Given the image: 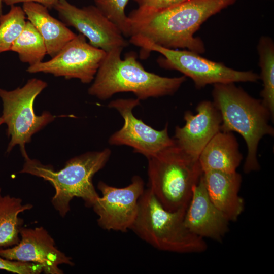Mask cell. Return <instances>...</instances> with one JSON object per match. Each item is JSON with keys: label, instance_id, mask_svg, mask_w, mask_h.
I'll return each instance as SVG.
<instances>
[{"label": "cell", "instance_id": "6da1fadb", "mask_svg": "<svg viewBox=\"0 0 274 274\" xmlns=\"http://www.w3.org/2000/svg\"><path fill=\"white\" fill-rule=\"evenodd\" d=\"M236 1L187 0L156 11L138 7L128 16L130 37L139 36L167 48H186L203 53L204 43L194 33L209 18Z\"/></svg>", "mask_w": 274, "mask_h": 274}, {"label": "cell", "instance_id": "7a4b0ae2", "mask_svg": "<svg viewBox=\"0 0 274 274\" xmlns=\"http://www.w3.org/2000/svg\"><path fill=\"white\" fill-rule=\"evenodd\" d=\"M123 48L116 47L106 55L88 89L89 95L106 100L119 92H130L145 100L173 95L186 80V77H165L145 70L134 52L121 58Z\"/></svg>", "mask_w": 274, "mask_h": 274}, {"label": "cell", "instance_id": "3957f363", "mask_svg": "<svg viewBox=\"0 0 274 274\" xmlns=\"http://www.w3.org/2000/svg\"><path fill=\"white\" fill-rule=\"evenodd\" d=\"M212 95V102L221 116V130L236 132L246 142L244 172L259 170V143L264 136L274 135V128L269 123L274 117L270 111L261 99L251 96L235 83L214 84Z\"/></svg>", "mask_w": 274, "mask_h": 274}, {"label": "cell", "instance_id": "277c9868", "mask_svg": "<svg viewBox=\"0 0 274 274\" xmlns=\"http://www.w3.org/2000/svg\"><path fill=\"white\" fill-rule=\"evenodd\" d=\"M111 151L106 148L88 152L68 160L64 166L55 170L27 155L20 173H26L48 181L55 189L51 202L59 215L64 217L70 210V203L74 197L83 199L92 207L99 197L93 184L94 175L108 161Z\"/></svg>", "mask_w": 274, "mask_h": 274}, {"label": "cell", "instance_id": "5b68a950", "mask_svg": "<svg viewBox=\"0 0 274 274\" xmlns=\"http://www.w3.org/2000/svg\"><path fill=\"white\" fill-rule=\"evenodd\" d=\"M185 211L166 210L147 188L139 199L138 214L130 230L159 250L177 253L203 252L207 244L204 238L185 225Z\"/></svg>", "mask_w": 274, "mask_h": 274}, {"label": "cell", "instance_id": "8992f818", "mask_svg": "<svg viewBox=\"0 0 274 274\" xmlns=\"http://www.w3.org/2000/svg\"><path fill=\"white\" fill-rule=\"evenodd\" d=\"M147 159L148 188L166 210H186L193 188L203 174L198 160L176 144Z\"/></svg>", "mask_w": 274, "mask_h": 274}, {"label": "cell", "instance_id": "52a82bcc", "mask_svg": "<svg viewBox=\"0 0 274 274\" xmlns=\"http://www.w3.org/2000/svg\"><path fill=\"white\" fill-rule=\"evenodd\" d=\"M130 42L142 49L140 56L143 59L151 51L160 53L163 57L159 58L157 62L161 67L179 71L191 78L197 89L210 84L255 82L260 79L259 75L253 71L235 70L221 62L205 58L194 51L165 48L139 36H131Z\"/></svg>", "mask_w": 274, "mask_h": 274}, {"label": "cell", "instance_id": "ba28073f", "mask_svg": "<svg viewBox=\"0 0 274 274\" xmlns=\"http://www.w3.org/2000/svg\"><path fill=\"white\" fill-rule=\"evenodd\" d=\"M47 86L45 81L32 78L22 87L13 90L0 88L3 104L1 117L3 124L7 126V133L10 138L7 153L19 145L23 157L28 155L26 144L31 142L33 134L55 119V116L48 111L36 115L33 108L36 97Z\"/></svg>", "mask_w": 274, "mask_h": 274}, {"label": "cell", "instance_id": "9c48e42d", "mask_svg": "<svg viewBox=\"0 0 274 274\" xmlns=\"http://www.w3.org/2000/svg\"><path fill=\"white\" fill-rule=\"evenodd\" d=\"M79 33L51 59L28 66L29 73H43L66 79H78L84 84L93 81L106 52L87 42Z\"/></svg>", "mask_w": 274, "mask_h": 274}, {"label": "cell", "instance_id": "30bf717a", "mask_svg": "<svg viewBox=\"0 0 274 274\" xmlns=\"http://www.w3.org/2000/svg\"><path fill=\"white\" fill-rule=\"evenodd\" d=\"M97 188L101 196L92 207L98 216V225L108 231L125 232L130 230L138 214L139 199L145 190L142 178L134 176L131 183L123 188L99 181Z\"/></svg>", "mask_w": 274, "mask_h": 274}, {"label": "cell", "instance_id": "8fae6325", "mask_svg": "<svg viewBox=\"0 0 274 274\" xmlns=\"http://www.w3.org/2000/svg\"><path fill=\"white\" fill-rule=\"evenodd\" d=\"M139 105L137 98L117 99L109 104V108L116 109L122 116L124 124L110 136L108 142L111 145L130 146L134 152L148 158L175 145V142L168 135L167 123L163 129L157 130L134 116L133 109Z\"/></svg>", "mask_w": 274, "mask_h": 274}, {"label": "cell", "instance_id": "7c38bea8", "mask_svg": "<svg viewBox=\"0 0 274 274\" xmlns=\"http://www.w3.org/2000/svg\"><path fill=\"white\" fill-rule=\"evenodd\" d=\"M66 26L75 28L89 43L106 52L128 45L118 28L94 5L78 8L67 0H60L54 7Z\"/></svg>", "mask_w": 274, "mask_h": 274}, {"label": "cell", "instance_id": "4fadbf2b", "mask_svg": "<svg viewBox=\"0 0 274 274\" xmlns=\"http://www.w3.org/2000/svg\"><path fill=\"white\" fill-rule=\"evenodd\" d=\"M19 243L10 247L0 248V256L15 261L41 265L46 274H62L59 265H74L71 257L60 251L54 239L43 227H21Z\"/></svg>", "mask_w": 274, "mask_h": 274}, {"label": "cell", "instance_id": "5bb4252c", "mask_svg": "<svg viewBox=\"0 0 274 274\" xmlns=\"http://www.w3.org/2000/svg\"><path fill=\"white\" fill-rule=\"evenodd\" d=\"M196 113L185 112V124L175 128L173 138L176 145L193 159L198 160L203 148L221 130L222 118L212 101L202 100L196 108Z\"/></svg>", "mask_w": 274, "mask_h": 274}, {"label": "cell", "instance_id": "9a60e30c", "mask_svg": "<svg viewBox=\"0 0 274 274\" xmlns=\"http://www.w3.org/2000/svg\"><path fill=\"white\" fill-rule=\"evenodd\" d=\"M184 223L189 230L203 238L220 241L228 231L229 221L210 199L203 174L193 188Z\"/></svg>", "mask_w": 274, "mask_h": 274}, {"label": "cell", "instance_id": "2e32d148", "mask_svg": "<svg viewBox=\"0 0 274 274\" xmlns=\"http://www.w3.org/2000/svg\"><path fill=\"white\" fill-rule=\"evenodd\" d=\"M203 177L209 197L229 222L236 221L243 213L245 203L239 195L242 176L231 173L208 170Z\"/></svg>", "mask_w": 274, "mask_h": 274}, {"label": "cell", "instance_id": "e0dca14e", "mask_svg": "<svg viewBox=\"0 0 274 274\" xmlns=\"http://www.w3.org/2000/svg\"><path fill=\"white\" fill-rule=\"evenodd\" d=\"M243 159L239 145L232 132L220 130L209 142L201 152L198 161L204 172L236 171Z\"/></svg>", "mask_w": 274, "mask_h": 274}, {"label": "cell", "instance_id": "ac0fdd59", "mask_svg": "<svg viewBox=\"0 0 274 274\" xmlns=\"http://www.w3.org/2000/svg\"><path fill=\"white\" fill-rule=\"evenodd\" d=\"M22 8L27 20L42 37L47 53L51 58L76 36L63 22L52 16L44 6L36 3H25Z\"/></svg>", "mask_w": 274, "mask_h": 274}, {"label": "cell", "instance_id": "d6986e66", "mask_svg": "<svg viewBox=\"0 0 274 274\" xmlns=\"http://www.w3.org/2000/svg\"><path fill=\"white\" fill-rule=\"evenodd\" d=\"M32 207L30 203L23 204L20 198L2 195L0 188V248L12 247L19 243L23 224L19 215Z\"/></svg>", "mask_w": 274, "mask_h": 274}, {"label": "cell", "instance_id": "ffe728a7", "mask_svg": "<svg viewBox=\"0 0 274 274\" xmlns=\"http://www.w3.org/2000/svg\"><path fill=\"white\" fill-rule=\"evenodd\" d=\"M260 79L263 82L260 92L262 101L274 117V43L270 38L262 36L257 46Z\"/></svg>", "mask_w": 274, "mask_h": 274}, {"label": "cell", "instance_id": "44dd1931", "mask_svg": "<svg viewBox=\"0 0 274 274\" xmlns=\"http://www.w3.org/2000/svg\"><path fill=\"white\" fill-rule=\"evenodd\" d=\"M10 51L18 54L20 60L29 65L43 61L47 54L45 42L34 25L28 20L13 44Z\"/></svg>", "mask_w": 274, "mask_h": 274}, {"label": "cell", "instance_id": "7402d4cb", "mask_svg": "<svg viewBox=\"0 0 274 274\" xmlns=\"http://www.w3.org/2000/svg\"><path fill=\"white\" fill-rule=\"evenodd\" d=\"M26 18L22 7L15 5L11 6L7 13L0 15V53L10 51L25 26Z\"/></svg>", "mask_w": 274, "mask_h": 274}, {"label": "cell", "instance_id": "603a6c76", "mask_svg": "<svg viewBox=\"0 0 274 274\" xmlns=\"http://www.w3.org/2000/svg\"><path fill=\"white\" fill-rule=\"evenodd\" d=\"M129 0H94L95 6L110 21L115 24L122 35L131 36V27L128 16L125 12Z\"/></svg>", "mask_w": 274, "mask_h": 274}, {"label": "cell", "instance_id": "cb8c5ba5", "mask_svg": "<svg viewBox=\"0 0 274 274\" xmlns=\"http://www.w3.org/2000/svg\"><path fill=\"white\" fill-rule=\"evenodd\" d=\"M0 270L17 274H39L43 266L37 263L9 260L0 256Z\"/></svg>", "mask_w": 274, "mask_h": 274}, {"label": "cell", "instance_id": "d4e9b609", "mask_svg": "<svg viewBox=\"0 0 274 274\" xmlns=\"http://www.w3.org/2000/svg\"><path fill=\"white\" fill-rule=\"evenodd\" d=\"M139 8L150 10H160L169 8L187 0H134Z\"/></svg>", "mask_w": 274, "mask_h": 274}, {"label": "cell", "instance_id": "484cf974", "mask_svg": "<svg viewBox=\"0 0 274 274\" xmlns=\"http://www.w3.org/2000/svg\"><path fill=\"white\" fill-rule=\"evenodd\" d=\"M60 0H2L3 3L8 6L15 5L18 3H36L47 7L48 9L54 8Z\"/></svg>", "mask_w": 274, "mask_h": 274}, {"label": "cell", "instance_id": "4316f807", "mask_svg": "<svg viewBox=\"0 0 274 274\" xmlns=\"http://www.w3.org/2000/svg\"><path fill=\"white\" fill-rule=\"evenodd\" d=\"M2 3V0H0V15L3 14Z\"/></svg>", "mask_w": 274, "mask_h": 274}, {"label": "cell", "instance_id": "83f0119b", "mask_svg": "<svg viewBox=\"0 0 274 274\" xmlns=\"http://www.w3.org/2000/svg\"><path fill=\"white\" fill-rule=\"evenodd\" d=\"M3 124V120L1 118V117L0 116V126Z\"/></svg>", "mask_w": 274, "mask_h": 274}]
</instances>
